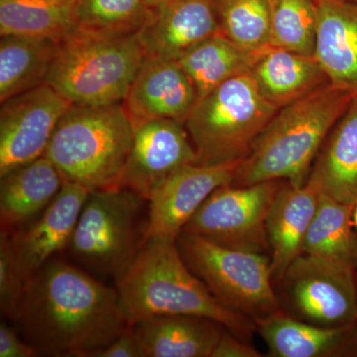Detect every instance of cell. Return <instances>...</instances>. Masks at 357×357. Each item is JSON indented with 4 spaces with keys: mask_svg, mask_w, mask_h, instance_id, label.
<instances>
[{
    "mask_svg": "<svg viewBox=\"0 0 357 357\" xmlns=\"http://www.w3.org/2000/svg\"><path fill=\"white\" fill-rule=\"evenodd\" d=\"M39 356L91 357L130 326L116 288L51 260L26 284L10 319Z\"/></svg>",
    "mask_w": 357,
    "mask_h": 357,
    "instance_id": "1",
    "label": "cell"
},
{
    "mask_svg": "<svg viewBox=\"0 0 357 357\" xmlns=\"http://www.w3.org/2000/svg\"><path fill=\"white\" fill-rule=\"evenodd\" d=\"M115 282L130 325L150 317L191 314L218 321L248 342L256 331L252 319L230 311L211 295L185 264L175 238H147L132 264Z\"/></svg>",
    "mask_w": 357,
    "mask_h": 357,
    "instance_id": "2",
    "label": "cell"
},
{
    "mask_svg": "<svg viewBox=\"0 0 357 357\" xmlns=\"http://www.w3.org/2000/svg\"><path fill=\"white\" fill-rule=\"evenodd\" d=\"M354 98L330 84L281 107L241 160L231 185L306 184L319 150Z\"/></svg>",
    "mask_w": 357,
    "mask_h": 357,
    "instance_id": "3",
    "label": "cell"
},
{
    "mask_svg": "<svg viewBox=\"0 0 357 357\" xmlns=\"http://www.w3.org/2000/svg\"><path fill=\"white\" fill-rule=\"evenodd\" d=\"M134 139L122 102L72 105L59 121L44 156L65 181L89 191L119 187Z\"/></svg>",
    "mask_w": 357,
    "mask_h": 357,
    "instance_id": "4",
    "label": "cell"
},
{
    "mask_svg": "<svg viewBox=\"0 0 357 357\" xmlns=\"http://www.w3.org/2000/svg\"><path fill=\"white\" fill-rule=\"evenodd\" d=\"M144 58L137 33L102 34L77 28L59 42L45 84L73 105L122 102Z\"/></svg>",
    "mask_w": 357,
    "mask_h": 357,
    "instance_id": "5",
    "label": "cell"
},
{
    "mask_svg": "<svg viewBox=\"0 0 357 357\" xmlns=\"http://www.w3.org/2000/svg\"><path fill=\"white\" fill-rule=\"evenodd\" d=\"M279 109L263 98L249 73L227 79L199 100L185 121L196 164L241 161Z\"/></svg>",
    "mask_w": 357,
    "mask_h": 357,
    "instance_id": "6",
    "label": "cell"
},
{
    "mask_svg": "<svg viewBox=\"0 0 357 357\" xmlns=\"http://www.w3.org/2000/svg\"><path fill=\"white\" fill-rule=\"evenodd\" d=\"M148 201L124 188L89 192L69 248L89 272L115 281L146 241Z\"/></svg>",
    "mask_w": 357,
    "mask_h": 357,
    "instance_id": "7",
    "label": "cell"
},
{
    "mask_svg": "<svg viewBox=\"0 0 357 357\" xmlns=\"http://www.w3.org/2000/svg\"><path fill=\"white\" fill-rule=\"evenodd\" d=\"M176 243L187 266L223 307L255 324L284 312L269 255L225 248L185 232Z\"/></svg>",
    "mask_w": 357,
    "mask_h": 357,
    "instance_id": "8",
    "label": "cell"
},
{
    "mask_svg": "<svg viewBox=\"0 0 357 357\" xmlns=\"http://www.w3.org/2000/svg\"><path fill=\"white\" fill-rule=\"evenodd\" d=\"M278 282L294 318L325 328L357 324V268L349 263L303 253Z\"/></svg>",
    "mask_w": 357,
    "mask_h": 357,
    "instance_id": "9",
    "label": "cell"
},
{
    "mask_svg": "<svg viewBox=\"0 0 357 357\" xmlns=\"http://www.w3.org/2000/svg\"><path fill=\"white\" fill-rule=\"evenodd\" d=\"M284 181L218 188L182 232L225 248L270 256L267 215Z\"/></svg>",
    "mask_w": 357,
    "mask_h": 357,
    "instance_id": "10",
    "label": "cell"
},
{
    "mask_svg": "<svg viewBox=\"0 0 357 357\" xmlns=\"http://www.w3.org/2000/svg\"><path fill=\"white\" fill-rule=\"evenodd\" d=\"M73 103L47 84L1 102L0 176L44 156Z\"/></svg>",
    "mask_w": 357,
    "mask_h": 357,
    "instance_id": "11",
    "label": "cell"
},
{
    "mask_svg": "<svg viewBox=\"0 0 357 357\" xmlns=\"http://www.w3.org/2000/svg\"><path fill=\"white\" fill-rule=\"evenodd\" d=\"M196 161L185 124L171 119L142 122L134 126L133 144L119 187L149 201L174 172Z\"/></svg>",
    "mask_w": 357,
    "mask_h": 357,
    "instance_id": "12",
    "label": "cell"
},
{
    "mask_svg": "<svg viewBox=\"0 0 357 357\" xmlns=\"http://www.w3.org/2000/svg\"><path fill=\"white\" fill-rule=\"evenodd\" d=\"M241 161L210 166L188 164L178 169L148 201L146 239H177L213 192L231 184Z\"/></svg>",
    "mask_w": 357,
    "mask_h": 357,
    "instance_id": "13",
    "label": "cell"
},
{
    "mask_svg": "<svg viewBox=\"0 0 357 357\" xmlns=\"http://www.w3.org/2000/svg\"><path fill=\"white\" fill-rule=\"evenodd\" d=\"M89 192L83 185L66 181L38 217L22 229L7 234L27 281L54 256L69 248Z\"/></svg>",
    "mask_w": 357,
    "mask_h": 357,
    "instance_id": "14",
    "label": "cell"
},
{
    "mask_svg": "<svg viewBox=\"0 0 357 357\" xmlns=\"http://www.w3.org/2000/svg\"><path fill=\"white\" fill-rule=\"evenodd\" d=\"M197 102L196 89L177 60L145 56L122 105L136 126L155 119L185 124Z\"/></svg>",
    "mask_w": 357,
    "mask_h": 357,
    "instance_id": "15",
    "label": "cell"
},
{
    "mask_svg": "<svg viewBox=\"0 0 357 357\" xmlns=\"http://www.w3.org/2000/svg\"><path fill=\"white\" fill-rule=\"evenodd\" d=\"M218 34L215 0H170L152 8L137 32L145 56L178 60L195 46Z\"/></svg>",
    "mask_w": 357,
    "mask_h": 357,
    "instance_id": "16",
    "label": "cell"
},
{
    "mask_svg": "<svg viewBox=\"0 0 357 357\" xmlns=\"http://www.w3.org/2000/svg\"><path fill=\"white\" fill-rule=\"evenodd\" d=\"M316 51L328 82L357 96V3L317 0Z\"/></svg>",
    "mask_w": 357,
    "mask_h": 357,
    "instance_id": "17",
    "label": "cell"
},
{
    "mask_svg": "<svg viewBox=\"0 0 357 357\" xmlns=\"http://www.w3.org/2000/svg\"><path fill=\"white\" fill-rule=\"evenodd\" d=\"M319 192L309 183L303 185L284 181L271 204L266 232L274 282L304 253L307 230L318 208Z\"/></svg>",
    "mask_w": 357,
    "mask_h": 357,
    "instance_id": "18",
    "label": "cell"
},
{
    "mask_svg": "<svg viewBox=\"0 0 357 357\" xmlns=\"http://www.w3.org/2000/svg\"><path fill=\"white\" fill-rule=\"evenodd\" d=\"M272 357H356L357 324L325 328L285 312L256 324Z\"/></svg>",
    "mask_w": 357,
    "mask_h": 357,
    "instance_id": "19",
    "label": "cell"
},
{
    "mask_svg": "<svg viewBox=\"0 0 357 357\" xmlns=\"http://www.w3.org/2000/svg\"><path fill=\"white\" fill-rule=\"evenodd\" d=\"M1 234H11L35 220L66 182L46 156L0 176Z\"/></svg>",
    "mask_w": 357,
    "mask_h": 357,
    "instance_id": "20",
    "label": "cell"
},
{
    "mask_svg": "<svg viewBox=\"0 0 357 357\" xmlns=\"http://www.w3.org/2000/svg\"><path fill=\"white\" fill-rule=\"evenodd\" d=\"M132 326L142 357H211L227 328L191 314L150 317Z\"/></svg>",
    "mask_w": 357,
    "mask_h": 357,
    "instance_id": "21",
    "label": "cell"
},
{
    "mask_svg": "<svg viewBox=\"0 0 357 357\" xmlns=\"http://www.w3.org/2000/svg\"><path fill=\"white\" fill-rule=\"evenodd\" d=\"M307 183L340 203H357V96L326 137Z\"/></svg>",
    "mask_w": 357,
    "mask_h": 357,
    "instance_id": "22",
    "label": "cell"
},
{
    "mask_svg": "<svg viewBox=\"0 0 357 357\" xmlns=\"http://www.w3.org/2000/svg\"><path fill=\"white\" fill-rule=\"evenodd\" d=\"M249 74L263 98L279 109L330 84L316 58L276 47L260 52Z\"/></svg>",
    "mask_w": 357,
    "mask_h": 357,
    "instance_id": "23",
    "label": "cell"
},
{
    "mask_svg": "<svg viewBox=\"0 0 357 357\" xmlns=\"http://www.w3.org/2000/svg\"><path fill=\"white\" fill-rule=\"evenodd\" d=\"M58 41L6 35L0 40V102L45 83Z\"/></svg>",
    "mask_w": 357,
    "mask_h": 357,
    "instance_id": "24",
    "label": "cell"
},
{
    "mask_svg": "<svg viewBox=\"0 0 357 357\" xmlns=\"http://www.w3.org/2000/svg\"><path fill=\"white\" fill-rule=\"evenodd\" d=\"M77 0H0V34L60 42L77 29Z\"/></svg>",
    "mask_w": 357,
    "mask_h": 357,
    "instance_id": "25",
    "label": "cell"
},
{
    "mask_svg": "<svg viewBox=\"0 0 357 357\" xmlns=\"http://www.w3.org/2000/svg\"><path fill=\"white\" fill-rule=\"evenodd\" d=\"M258 55L215 34L185 52L178 62L191 79L199 100L227 79L250 72Z\"/></svg>",
    "mask_w": 357,
    "mask_h": 357,
    "instance_id": "26",
    "label": "cell"
},
{
    "mask_svg": "<svg viewBox=\"0 0 357 357\" xmlns=\"http://www.w3.org/2000/svg\"><path fill=\"white\" fill-rule=\"evenodd\" d=\"M354 208L319 194L318 208L305 239L304 253L349 263L357 268Z\"/></svg>",
    "mask_w": 357,
    "mask_h": 357,
    "instance_id": "27",
    "label": "cell"
},
{
    "mask_svg": "<svg viewBox=\"0 0 357 357\" xmlns=\"http://www.w3.org/2000/svg\"><path fill=\"white\" fill-rule=\"evenodd\" d=\"M215 7L218 34L252 53L271 47L269 0H215Z\"/></svg>",
    "mask_w": 357,
    "mask_h": 357,
    "instance_id": "28",
    "label": "cell"
},
{
    "mask_svg": "<svg viewBox=\"0 0 357 357\" xmlns=\"http://www.w3.org/2000/svg\"><path fill=\"white\" fill-rule=\"evenodd\" d=\"M271 47L314 57L317 0H269Z\"/></svg>",
    "mask_w": 357,
    "mask_h": 357,
    "instance_id": "29",
    "label": "cell"
},
{
    "mask_svg": "<svg viewBox=\"0 0 357 357\" xmlns=\"http://www.w3.org/2000/svg\"><path fill=\"white\" fill-rule=\"evenodd\" d=\"M152 8L144 0H77V28L102 34H135Z\"/></svg>",
    "mask_w": 357,
    "mask_h": 357,
    "instance_id": "30",
    "label": "cell"
},
{
    "mask_svg": "<svg viewBox=\"0 0 357 357\" xmlns=\"http://www.w3.org/2000/svg\"><path fill=\"white\" fill-rule=\"evenodd\" d=\"M26 284L27 279L16 260L8 236L0 234V310L6 319L13 318Z\"/></svg>",
    "mask_w": 357,
    "mask_h": 357,
    "instance_id": "31",
    "label": "cell"
},
{
    "mask_svg": "<svg viewBox=\"0 0 357 357\" xmlns=\"http://www.w3.org/2000/svg\"><path fill=\"white\" fill-rule=\"evenodd\" d=\"M37 351L20 332L2 321L0 324V357H35Z\"/></svg>",
    "mask_w": 357,
    "mask_h": 357,
    "instance_id": "32",
    "label": "cell"
},
{
    "mask_svg": "<svg viewBox=\"0 0 357 357\" xmlns=\"http://www.w3.org/2000/svg\"><path fill=\"white\" fill-rule=\"evenodd\" d=\"M262 354L251 344L225 328L211 357H260Z\"/></svg>",
    "mask_w": 357,
    "mask_h": 357,
    "instance_id": "33",
    "label": "cell"
},
{
    "mask_svg": "<svg viewBox=\"0 0 357 357\" xmlns=\"http://www.w3.org/2000/svg\"><path fill=\"white\" fill-rule=\"evenodd\" d=\"M91 357H142L132 325L129 326L112 344L95 352Z\"/></svg>",
    "mask_w": 357,
    "mask_h": 357,
    "instance_id": "34",
    "label": "cell"
},
{
    "mask_svg": "<svg viewBox=\"0 0 357 357\" xmlns=\"http://www.w3.org/2000/svg\"><path fill=\"white\" fill-rule=\"evenodd\" d=\"M144 1L146 2L148 6L155 8V7L162 6V4L166 3L170 0H144Z\"/></svg>",
    "mask_w": 357,
    "mask_h": 357,
    "instance_id": "35",
    "label": "cell"
},
{
    "mask_svg": "<svg viewBox=\"0 0 357 357\" xmlns=\"http://www.w3.org/2000/svg\"><path fill=\"white\" fill-rule=\"evenodd\" d=\"M352 222L354 227L357 229V203L354 204V211H352Z\"/></svg>",
    "mask_w": 357,
    "mask_h": 357,
    "instance_id": "36",
    "label": "cell"
},
{
    "mask_svg": "<svg viewBox=\"0 0 357 357\" xmlns=\"http://www.w3.org/2000/svg\"><path fill=\"white\" fill-rule=\"evenodd\" d=\"M344 1L352 2V3H357V0H344Z\"/></svg>",
    "mask_w": 357,
    "mask_h": 357,
    "instance_id": "37",
    "label": "cell"
},
{
    "mask_svg": "<svg viewBox=\"0 0 357 357\" xmlns=\"http://www.w3.org/2000/svg\"><path fill=\"white\" fill-rule=\"evenodd\" d=\"M356 357H357V351H356Z\"/></svg>",
    "mask_w": 357,
    "mask_h": 357,
    "instance_id": "38",
    "label": "cell"
}]
</instances>
